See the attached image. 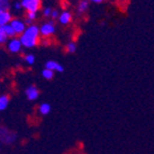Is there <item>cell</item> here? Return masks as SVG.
Listing matches in <instances>:
<instances>
[{
  "label": "cell",
  "instance_id": "1",
  "mask_svg": "<svg viewBox=\"0 0 154 154\" xmlns=\"http://www.w3.org/2000/svg\"><path fill=\"white\" fill-rule=\"evenodd\" d=\"M39 35H40V28L37 27L36 25H31L26 29L20 40L25 48H33L38 44Z\"/></svg>",
  "mask_w": 154,
  "mask_h": 154
},
{
  "label": "cell",
  "instance_id": "2",
  "mask_svg": "<svg viewBox=\"0 0 154 154\" xmlns=\"http://www.w3.org/2000/svg\"><path fill=\"white\" fill-rule=\"evenodd\" d=\"M42 1L41 0H23L22 1V7L27 12H38L39 9L41 8Z\"/></svg>",
  "mask_w": 154,
  "mask_h": 154
},
{
  "label": "cell",
  "instance_id": "3",
  "mask_svg": "<svg viewBox=\"0 0 154 154\" xmlns=\"http://www.w3.org/2000/svg\"><path fill=\"white\" fill-rule=\"evenodd\" d=\"M1 140L7 144L14 143V141L16 140V134L14 131H9V129L2 127L1 128Z\"/></svg>",
  "mask_w": 154,
  "mask_h": 154
},
{
  "label": "cell",
  "instance_id": "4",
  "mask_svg": "<svg viewBox=\"0 0 154 154\" xmlns=\"http://www.w3.org/2000/svg\"><path fill=\"white\" fill-rule=\"evenodd\" d=\"M54 32H55L54 21H50L49 23H45L44 25H42L41 28H40V33L44 37H50Z\"/></svg>",
  "mask_w": 154,
  "mask_h": 154
},
{
  "label": "cell",
  "instance_id": "5",
  "mask_svg": "<svg viewBox=\"0 0 154 154\" xmlns=\"http://www.w3.org/2000/svg\"><path fill=\"white\" fill-rule=\"evenodd\" d=\"M10 25L14 28V30H15V32L17 33V35L18 33H24L26 30L25 22H22V21H20V20H12Z\"/></svg>",
  "mask_w": 154,
  "mask_h": 154
},
{
  "label": "cell",
  "instance_id": "6",
  "mask_svg": "<svg viewBox=\"0 0 154 154\" xmlns=\"http://www.w3.org/2000/svg\"><path fill=\"white\" fill-rule=\"evenodd\" d=\"M22 45H23V44H22L20 39H12L8 44V49H9V51L12 52V53H17V52H20V50H21Z\"/></svg>",
  "mask_w": 154,
  "mask_h": 154
},
{
  "label": "cell",
  "instance_id": "7",
  "mask_svg": "<svg viewBox=\"0 0 154 154\" xmlns=\"http://www.w3.org/2000/svg\"><path fill=\"white\" fill-rule=\"evenodd\" d=\"M26 96L29 100H36L39 97V90L35 85H30L27 90H26Z\"/></svg>",
  "mask_w": 154,
  "mask_h": 154
},
{
  "label": "cell",
  "instance_id": "8",
  "mask_svg": "<svg viewBox=\"0 0 154 154\" xmlns=\"http://www.w3.org/2000/svg\"><path fill=\"white\" fill-rule=\"evenodd\" d=\"M45 68L46 69L52 70V71H57V72L64 71V67H63L60 64H58L57 62H54V60H49V62H46Z\"/></svg>",
  "mask_w": 154,
  "mask_h": 154
},
{
  "label": "cell",
  "instance_id": "9",
  "mask_svg": "<svg viewBox=\"0 0 154 154\" xmlns=\"http://www.w3.org/2000/svg\"><path fill=\"white\" fill-rule=\"evenodd\" d=\"M10 22H12V15L9 11H1L0 12V25H8Z\"/></svg>",
  "mask_w": 154,
  "mask_h": 154
},
{
  "label": "cell",
  "instance_id": "10",
  "mask_svg": "<svg viewBox=\"0 0 154 154\" xmlns=\"http://www.w3.org/2000/svg\"><path fill=\"white\" fill-rule=\"evenodd\" d=\"M58 21H59V23L63 24V25H68V24L71 22V14H70L69 12L65 11V12H63L62 14H60Z\"/></svg>",
  "mask_w": 154,
  "mask_h": 154
},
{
  "label": "cell",
  "instance_id": "11",
  "mask_svg": "<svg viewBox=\"0 0 154 154\" xmlns=\"http://www.w3.org/2000/svg\"><path fill=\"white\" fill-rule=\"evenodd\" d=\"M0 30H2L8 37H14L15 35H17V33L15 32V30H14V28H13L11 25H9V24L8 25L0 26Z\"/></svg>",
  "mask_w": 154,
  "mask_h": 154
},
{
  "label": "cell",
  "instance_id": "12",
  "mask_svg": "<svg viewBox=\"0 0 154 154\" xmlns=\"http://www.w3.org/2000/svg\"><path fill=\"white\" fill-rule=\"evenodd\" d=\"M50 111H51V106H50L49 103H41V105L39 106V113H40L41 116L49 114Z\"/></svg>",
  "mask_w": 154,
  "mask_h": 154
},
{
  "label": "cell",
  "instance_id": "13",
  "mask_svg": "<svg viewBox=\"0 0 154 154\" xmlns=\"http://www.w3.org/2000/svg\"><path fill=\"white\" fill-rule=\"evenodd\" d=\"M9 101H10V98L7 95H2L0 97V110H5L7 109L9 105Z\"/></svg>",
  "mask_w": 154,
  "mask_h": 154
},
{
  "label": "cell",
  "instance_id": "14",
  "mask_svg": "<svg viewBox=\"0 0 154 154\" xmlns=\"http://www.w3.org/2000/svg\"><path fill=\"white\" fill-rule=\"evenodd\" d=\"M88 0H81L78 5V12L79 13H84L88 11Z\"/></svg>",
  "mask_w": 154,
  "mask_h": 154
},
{
  "label": "cell",
  "instance_id": "15",
  "mask_svg": "<svg viewBox=\"0 0 154 154\" xmlns=\"http://www.w3.org/2000/svg\"><path fill=\"white\" fill-rule=\"evenodd\" d=\"M41 73H42V77L46 80H52L53 77H54V71H52V70H50V69H46V68L42 70Z\"/></svg>",
  "mask_w": 154,
  "mask_h": 154
},
{
  "label": "cell",
  "instance_id": "16",
  "mask_svg": "<svg viewBox=\"0 0 154 154\" xmlns=\"http://www.w3.org/2000/svg\"><path fill=\"white\" fill-rule=\"evenodd\" d=\"M9 9H10L9 0H0V12L1 11H9Z\"/></svg>",
  "mask_w": 154,
  "mask_h": 154
},
{
  "label": "cell",
  "instance_id": "17",
  "mask_svg": "<svg viewBox=\"0 0 154 154\" xmlns=\"http://www.w3.org/2000/svg\"><path fill=\"white\" fill-rule=\"evenodd\" d=\"M66 50L68 53H75V50H77V45H75V43H73V42H70V43L67 44Z\"/></svg>",
  "mask_w": 154,
  "mask_h": 154
},
{
  "label": "cell",
  "instance_id": "18",
  "mask_svg": "<svg viewBox=\"0 0 154 154\" xmlns=\"http://www.w3.org/2000/svg\"><path fill=\"white\" fill-rule=\"evenodd\" d=\"M25 60H26V63H27V64L32 65L33 63H35V56H33L32 54L26 55V56H25Z\"/></svg>",
  "mask_w": 154,
  "mask_h": 154
},
{
  "label": "cell",
  "instance_id": "19",
  "mask_svg": "<svg viewBox=\"0 0 154 154\" xmlns=\"http://www.w3.org/2000/svg\"><path fill=\"white\" fill-rule=\"evenodd\" d=\"M8 38H9V37L7 36V35H5L2 30H0V42H1V43H2V44L5 43V42H7V40H8Z\"/></svg>",
  "mask_w": 154,
  "mask_h": 154
},
{
  "label": "cell",
  "instance_id": "20",
  "mask_svg": "<svg viewBox=\"0 0 154 154\" xmlns=\"http://www.w3.org/2000/svg\"><path fill=\"white\" fill-rule=\"evenodd\" d=\"M37 17V12H27V18L29 20H36Z\"/></svg>",
  "mask_w": 154,
  "mask_h": 154
},
{
  "label": "cell",
  "instance_id": "21",
  "mask_svg": "<svg viewBox=\"0 0 154 154\" xmlns=\"http://www.w3.org/2000/svg\"><path fill=\"white\" fill-rule=\"evenodd\" d=\"M51 14H52L51 8H45L43 10V15L45 16V17H49V16H51Z\"/></svg>",
  "mask_w": 154,
  "mask_h": 154
},
{
  "label": "cell",
  "instance_id": "22",
  "mask_svg": "<svg viewBox=\"0 0 154 154\" xmlns=\"http://www.w3.org/2000/svg\"><path fill=\"white\" fill-rule=\"evenodd\" d=\"M59 15V13H58V10H53L52 11V14H51V17L53 18V20H55V18H58Z\"/></svg>",
  "mask_w": 154,
  "mask_h": 154
},
{
  "label": "cell",
  "instance_id": "23",
  "mask_svg": "<svg viewBox=\"0 0 154 154\" xmlns=\"http://www.w3.org/2000/svg\"><path fill=\"white\" fill-rule=\"evenodd\" d=\"M14 8H15L16 10H20L21 8H23V7H22V2H15L14 3Z\"/></svg>",
  "mask_w": 154,
  "mask_h": 154
},
{
  "label": "cell",
  "instance_id": "24",
  "mask_svg": "<svg viewBox=\"0 0 154 154\" xmlns=\"http://www.w3.org/2000/svg\"><path fill=\"white\" fill-rule=\"evenodd\" d=\"M25 24H26V25H29V26L33 25V24H32V20H29V18H26V20H25Z\"/></svg>",
  "mask_w": 154,
  "mask_h": 154
},
{
  "label": "cell",
  "instance_id": "25",
  "mask_svg": "<svg viewBox=\"0 0 154 154\" xmlns=\"http://www.w3.org/2000/svg\"><path fill=\"white\" fill-rule=\"evenodd\" d=\"M92 2H95V3H100V2H103V0H91Z\"/></svg>",
  "mask_w": 154,
  "mask_h": 154
}]
</instances>
